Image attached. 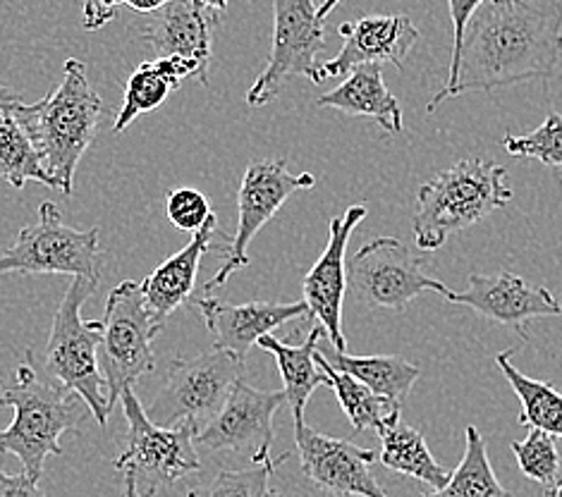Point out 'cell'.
Returning a JSON list of instances; mask_svg holds the SVG:
<instances>
[{
  "instance_id": "obj_1",
  "label": "cell",
  "mask_w": 562,
  "mask_h": 497,
  "mask_svg": "<svg viewBox=\"0 0 562 497\" xmlns=\"http://www.w3.org/2000/svg\"><path fill=\"white\" fill-rule=\"evenodd\" d=\"M562 56V0H484L467 24L458 72L426 105L548 79Z\"/></svg>"
},
{
  "instance_id": "obj_7",
  "label": "cell",
  "mask_w": 562,
  "mask_h": 497,
  "mask_svg": "<svg viewBox=\"0 0 562 497\" xmlns=\"http://www.w3.org/2000/svg\"><path fill=\"white\" fill-rule=\"evenodd\" d=\"M99 227L77 230L63 223L53 201L38 206V223L22 227L18 239L0 253V275H72L101 282Z\"/></svg>"
},
{
  "instance_id": "obj_26",
  "label": "cell",
  "mask_w": 562,
  "mask_h": 497,
  "mask_svg": "<svg viewBox=\"0 0 562 497\" xmlns=\"http://www.w3.org/2000/svg\"><path fill=\"white\" fill-rule=\"evenodd\" d=\"M513 354L515 349H505L495 357V364L503 371L521 405L519 426L537 428V431L553 438H562V395L551 383L529 379L527 373H521L513 364Z\"/></svg>"
},
{
  "instance_id": "obj_18",
  "label": "cell",
  "mask_w": 562,
  "mask_h": 497,
  "mask_svg": "<svg viewBox=\"0 0 562 497\" xmlns=\"http://www.w3.org/2000/svg\"><path fill=\"white\" fill-rule=\"evenodd\" d=\"M194 306L202 314L213 340H216V349L237 357L239 361H245L249 349L257 347L266 335H273L276 328L290 324V320L312 318L310 306L304 302L227 304L216 297H202L194 302Z\"/></svg>"
},
{
  "instance_id": "obj_41",
  "label": "cell",
  "mask_w": 562,
  "mask_h": 497,
  "mask_svg": "<svg viewBox=\"0 0 562 497\" xmlns=\"http://www.w3.org/2000/svg\"><path fill=\"white\" fill-rule=\"evenodd\" d=\"M202 3H204L209 10L218 12V15H221V12H223L227 5H231V0H202Z\"/></svg>"
},
{
  "instance_id": "obj_15",
  "label": "cell",
  "mask_w": 562,
  "mask_h": 497,
  "mask_svg": "<svg viewBox=\"0 0 562 497\" xmlns=\"http://www.w3.org/2000/svg\"><path fill=\"white\" fill-rule=\"evenodd\" d=\"M367 206H350L340 218L330 221L328 245L321 253V259L312 266V271L304 278V304L310 306L312 318H318L324 326L330 344L345 352L342 335V304L347 292V247L355 227L367 218Z\"/></svg>"
},
{
  "instance_id": "obj_32",
  "label": "cell",
  "mask_w": 562,
  "mask_h": 497,
  "mask_svg": "<svg viewBox=\"0 0 562 497\" xmlns=\"http://www.w3.org/2000/svg\"><path fill=\"white\" fill-rule=\"evenodd\" d=\"M503 146L515 158H537L543 166L562 168V115L551 113L529 134H510Z\"/></svg>"
},
{
  "instance_id": "obj_6",
  "label": "cell",
  "mask_w": 562,
  "mask_h": 497,
  "mask_svg": "<svg viewBox=\"0 0 562 497\" xmlns=\"http://www.w3.org/2000/svg\"><path fill=\"white\" fill-rule=\"evenodd\" d=\"M245 379V361L213 349L194 359H172L168 375L146 416L164 428L192 426L196 433L216 419L237 381Z\"/></svg>"
},
{
  "instance_id": "obj_12",
  "label": "cell",
  "mask_w": 562,
  "mask_h": 497,
  "mask_svg": "<svg viewBox=\"0 0 562 497\" xmlns=\"http://www.w3.org/2000/svg\"><path fill=\"white\" fill-rule=\"evenodd\" d=\"M316 178L312 172H290L283 158L254 160L249 163L237 192V230L225 249V261L204 290L211 297L213 290L223 287L239 268L249 266V245L261 227L269 223L285 201L302 190H312Z\"/></svg>"
},
{
  "instance_id": "obj_21",
  "label": "cell",
  "mask_w": 562,
  "mask_h": 497,
  "mask_svg": "<svg viewBox=\"0 0 562 497\" xmlns=\"http://www.w3.org/2000/svg\"><path fill=\"white\" fill-rule=\"evenodd\" d=\"M316 109H336L350 115L371 117L385 134H403L405 129L403 109L383 84L381 65L355 67L350 75H345L342 84L316 99Z\"/></svg>"
},
{
  "instance_id": "obj_36",
  "label": "cell",
  "mask_w": 562,
  "mask_h": 497,
  "mask_svg": "<svg viewBox=\"0 0 562 497\" xmlns=\"http://www.w3.org/2000/svg\"><path fill=\"white\" fill-rule=\"evenodd\" d=\"M120 0H85V30L93 32L115 18Z\"/></svg>"
},
{
  "instance_id": "obj_22",
  "label": "cell",
  "mask_w": 562,
  "mask_h": 497,
  "mask_svg": "<svg viewBox=\"0 0 562 497\" xmlns=\"http://www.w3.org/2000/svg\"><path fill=\"white\" fill-rule=\"evenodd\" d=\"M194 77L202 84H209V77L202 72V67L184 58H156L142 63L125 87V103L120 109L113 132H125L137 117L144 113L156 111L160 103L168 99L172 89L182 84V79Z\"/></svg>"
},
{
  "instance_id": "obj_25",
  "label": "cell",
  "mask_w": 562,
  "mask_h": 497,
  "mask_svg": "<svg viewBox=\"0 0 562 497\" xmlns=\"http://www.w3.org/2000/svg\"><path fill=\"white\" fill-rule=\"evenodd\" d=\"M381 454L379 462L391 472L417 478L434 490H440L448 483L450 472L436 462V456L428 450L424 436L407 423L400 421V411H393L385 428L379 433Z\"/></svg>"
},
{
  "instance_id": "obj_19",
  "label": "cell",
  "mask_w": 562,
  "mask_h": 497,
  "mask_svg": "<svg viewBox=\"0 0 562 497\" xmlns=\"http://www.w3.org/2000/svg\"><path fill=\"white\" fill-rule=\"evenodd\" d=\"M216 24L218 12L209 10L202 0H168L164 8L151 12L142 38L154 46L158 58L192 60L209 77Z\"/></svg>"
},
{
  "instance_id": "obj_27",
  "label": "cell",
  "mask_w": 562,
  "mask_h": 497,
  "mask_svg": "<svg viewBox=\"0 0 562 497\" xmlns=\"http://www.w3.org/2000/svg\"><path fill=\"white\" fill-rule=\"evenodd\" d=\"M419 497H515L495 476L486 440L479 428L467 426L464 431V456L460 466L450 472L448 483L440 490L424 493Z\"/></svg>"
},
{
  "instance_id": "obj_42",
  "label": "cell",
  "mask_w": 562,
  "mask_h": 497,
  "mask_svg": "<svg viewBox=\"0 0 562 497\" xmlns=\"http://www.w3.org/2000/svg\"><path fill=\"white\" fill-rule=\"evenodd\" d=\"M543 495H546V497H562V481H558L553 488H548V490H543Z\"/></svg>"
},
{
  "instance_id": "obj_29",
  "label": "cell",
  "mask_w": 562,
  "mask_h": 497,
  "mask_svg": "<svg viewBox=\"0 0 562 497\" xmlns=\"http://www.w3.org/2000/svg\"><path fill=\"white\" fill-rule=\"evenodd\" d=\"M316 364L321 371H324L326 385L333 389V393H336L340 407L347 416V421L352 423L357 433H361V431L381 433L385 428V421L391 419V414L400 411L391 405V402L379 397L376 393H371L367 385L355 381L352 375L333 369L328 361H324L318 354H316Z\"/></svg>"
},
{
  "instance_id": "obj_34",
  "label": "cell",
  "mask_w": 562,
  "mask_h": 497,
  "mask_svg": "<svg viewBox=\"0 0 562 497\" xmlns=\"http://www.w3.org/2000/svg\"><path fill=\"white\" fill-rule=\"evenodd\" d=\"M484 5V0H448V8H450V18H452V56H450V67H448V79L454 77L458 72V63H460V50H462V42H464V32H467V24L474 18V12Z\"/></svg>"
},
{
  "instance_id": "obj_38",
  "label": "cell",
  "mask_w": 562,
  "mask_h": 497,
  "mask_svg": "<svg viewBox=\"0 0 562 497\" xmlns=\"http://www.w3.org/2000/svg\"><path fill=\"white\" fill-rule=\"evenodd\" d=\"M168 0H120V5H127L137 12H146V15H151L158 8H164Z\"/></svg>"
},
{
  "instance_id": "obj_23",
  "label": "cell",
  "mask_w": 562,
  "mask_h": 497,
  "mask_svg": "<svg viewBox=\"0 0 562 497\" xmlns=\"http://www.w3.org/2000/svg\"><path fill=\"white\" fill-rule=\"evenodd\" d=\"M316 354L324 361H328L336 371L352 375L355 381L367 385L371 393H376L379 397L391 402L395 409H403L414 383H417V379L422 375V369L414 364V361L393 357V354L355 357L347 352H338L336 347L330 349V344H321V342L316 347Z\"/></svg>"
},
{
  "instance_id": "obj_20",
  "label": "cell",
  "mask_w": 562,
  "mask_h": 497,
  "mask_svg": "<svg viewBox=\"0 0 562 497\" xmlns=\"http://www.w3.org/2000/svg\"><path fill=\"white\" fill-rule=\"evenodd\" d=\"M216 237H223V233L218 230V218L216 213H213L202 230L190 239V245H184L178 253H172L168 261L160 263L154 273L144 278L139 290L146 304V312H149L158 330L166 328L168 318L176 308H180L184 302H190L196 285L199 266H202L204 253L213 249V239Z\"/></svg>"
},
{
  "instance_id": "obj_17",
  "label": "cell",
  "mask_w": 562,
  "mask_h": 497,
  "mask_svg": "<svg viewBox=\"0 0 562 497\" xmlns=\"http://www.w3.org/2000/svg\"><path fill=\"white\" fill-rule=\"evenodd\" d=\"M342 48L336 58L321 65L324 77H345L359 65H395L405 70V60L419 42L417 26L407 15H371L340 24Z\"/></svg>"
},
{
  "instance_id": "obj_28",
  "label": "cell",
  "mask_w": 562,
  "mask_h": 497,
  "mask_svg": "<svg viewBox=\"0 0 562 497\" xmlns=\"http://www.w3.org/2000/svg\"><path fill=\"white\" fill-rule=\"evenodd\" d=\"M0 178L18 192L26 182H42L48 190H58L42 156L15 120V111L0 113Z\"/></svg>"
},
{
  "instance_id": "obj_11",
  "label": "cell",
  "mask_w": 562,
  "mask_h": 497,
  "mask_svg": "<svg viewBox=\"0 0 562 497\" xmlns=\"http://www.w3.org/2000/svg\"><path fill=\"white\" fill-rule=\"evenodd\" d=\"M347 287L355 300L371 308L405 312L407 304L424 292H438L448 297L443 282L424 273V259L395 237H379L361 247L347 263Z\"/></svg>"
},
{
  "instance_id": "obj_37",
  "label": "cell",
  "mask_w": 562,
  "mask_h": 497,
  "mask_svg": "<svg viewBox=\"0 0 562 497\" xmlns=\"http://www.w3.org/2000/svg\"><path fill=\"white\" fill-rule=\"evenodd\" d=\"M18 105H22L20 93L15 89H10L5 84H0V113H8V111H15Z\"/></svg>"
},
{
  "instance_id": "obj_9",
  "label": "cell",
  "mask_w": 562,
  "mask_h": 497,
  "mask_svg": "<svg viewBox=\"0 0 562 497\" xmlns=\"http://www.w3.org/2000/svg\"><path fill=\"white\" fill-rule=\"evenodd\" d=\"M101 328L99 369L103 375L105 399L113 409L127 387L156 369L151 342L160 330L146 312L137 282L125 280L111 290Z\"/></svg>"
},
{
  "instance_id": "obj_13",
  "label": "cell",
  "mask_w": 562,
  "mask_h": 497,
  "mask_svg": "<svg viewBox=\"0 0 562 497\" xmlns=\"http://www.w3.org/2000/svg\"><path fill=\"white\" fill-rule=\"evenodd\" d=\"M283 402V389H257L245 379L237 381L216 419L194 436V445L209 452L245 454L251 464L271 460L273 416Z\"/></svg>"
},
{
  "instance_id": "obj_24",
  "label": "cell",
  "mask_w": 562,
  "mask_h": 497,
  "mask_svg": "<svg viewBox=\"0 0 562 497\" xmlns=\"http://www.w3.org/2000/svg\"><path fill=\"white\" fill-rule=\"evenodd\" d=\"M324 338H328L324 326H316L312 328L306 342L297 347L278 340L273 335H266L257 344L263 352L273 354L278 361L280 379H283V395L292 409L294 423H304L306 402H310L316 387L326 385V375L316 364V347Z\"/></svg>"
},
{
  "instance_id": "obj_8",
  "label": "cell",
  "mask_w": 562,
  "mask_h": 497,
  "mask_svg": "<svg viewBox=\"0 0 562 497\" xmlns=\"http://www.w3.org/2000/svg\"><path fill=\"white\" fill-rule=\"evenodd\" d=\"M120 402L127 419V448L113 464L117 472L135 476L142 495L156 497L160 488L202 472L192 426H156L132 387L120 395Z\"/></svg>"
},
{
  "instance_id": "obj_33",
  "label": "cell",
  "mask_w": 562,
  "mask_h": 497,
  "mask_svg": "<svg viewBox=\"0 0 562 497\" xmlns=\"http://www.w3.org/2000/svg\"><path fill=\"white\" fill-rule=\"evenodd\" d=\"M166 213L170 225L180 233L196 235L213 216L209 199L192 190V187H180V190H170L166 194Z\"/></svg>"
},
{
  "instance_id": "obj_5",
  "label": "cell",
  "mask_w": 562,
  "mask_h": 497,
  "mask_svg": "<svg viewBox=\"0 0 562 497\" xmlns=\"http://www.w3.org/2000/svg\"><path fill=\"white\" fill-rule=\"evenodd\" d=\"M97 290L99 280L72 278L56 316H53L44 361L50 379L82 399L99 426H105L113 409L105 399L103 375L99 369L103 328L101 320L82 318V306Z\"/></svg>"
},
{
  "instance_id": "obj_30",
  "label": "cell",
  "mask_w": 562,
  "mask_h": 497,
  "mask_svg": "<svg viewBox=\"0 0 562 497\" xmlns=\"http://www.w3.org/2000/svg\"><path fill=\"white\" fill-rule=\"evenodd\" d=\"M288 456L290 454H280L276 460L271 456L239 472H221L204 486L190 490V497H280L271 486V478L288 462Z\"/></svg>"
},
{
  "instance_id": "obj_40",
  "label": "cell",
  "mask_w": 562,
  "mask_h": 497,
  "mask_svg": "<svg viewBox=\"0 0 562 497\" xmlns=\"http://www.w3.org/2000/svg\"><path fill=\"white\" fill-rule=\"evenodd\" d=\"M338 3H340V0H324V3H321V5L316 8V15H318V20L324 22V20L330 15V12L338 8Z\"/></svg>"
},
{
  "instance_id": "obj_35",
  "label": "cell",
  "mask_w": 562,
  "mask_h": 497,
  "mask_svg": "<svg viewBox=\"0 0 562 497\" xmlns=\"http://www.w3.org/2000/svg\"><path fill=\"white\" fill-rule=\"evenodd\" d=\"M0 497H46L44 490L38 488V481L30 478L26 474H8L0 466Z\"/></svg>"
},
{
  "instance_id": "obj_39",
  "label": "cell",
  "mask_w": 562,
  "mask_h": 497,
  "mask_svg": "<svg viewBox=\"0 0 562 497\" xmlns=\"http://www.w3.org/2000/svg\"><path fill=\"white\" fill-rule=\"evenodd\" d=\"M123 497H146V495H142V493H139L135 476L125 474V483H123Z\"/></svg>"
},
{
  "instance_id": "obj_2",
  "label": "cell",
  "mask_w": 562,
  "mask_h": 497,
  "mask_svg": "<svg viewBox=\"0 0 562 497\" xmlns=\"http://www.w3.org/2000/svg\"><path fill=\"white\" fill-rule=\"evenodd\" d=\"M101 113L103 101L89 84L87 65L77 58L65 60L63 82L46 99L15 109V120L65 196L75 192V172L97 139Z\"/></svg>"
},
{
  "instance_id": "obj_10",
  "label": "cell",
  "mask_w": 562,
  "mask_h": 497,
  "mask_svg": "<svg viewBox=\"0 0 562 497\" xmlns=\"http://www.w3.org/2000/svg\"><path fill=\"white\" fill-rule=\"evenodd\" d=\"M273 18L269 63L247 91V103L254 109L278 99L292 77H306L314 84L326 79L316 63L318 53L326 48V30L316 15L314 0H273Z\"/></svg>"
},
{
  "instance_id": "obj_16",
  "label": "cell",
  "mask_w": 562,
  "mask_h": 497,
  "mask_svg": "<svg viewBox=\"0 0 562 497\" xmlns=\"http://www.w3.org/2000/svg\"><path fill=\"white\" fill-rule=\"evenodd\" d=\"M446 300L452 304L470 306L479 316L493 320V324L517 330L525 342H529L525 328L533 318L562 316V304L553 297V292L529 285L525 278L515 273H474L470 278V287L464 292L450 290Z\"/></svg>"
},
{
  "instance_id": "obj_14",
  "label": "cell",
  "mask_w": 562,
  "mask_h": 497,
  "mask_svg": "<svg viewBox=\"0 0 562 497\" xmlns=\"http://www.w3.org/2000/svg\"><path fill=\"white\" fill-rule=\"evenodd\" d=\"M294 445L300 452L302 474L318 490L333 497H387L371 474L379 454L355 445L352 440L330 438L306 423H294Z\"/></svg>"
},
{
  "instance_id": "obj_3",
  "label": "cell",
  "mask_w": 562,
  "mask_h": 497,
  "mask_svg": "<svg viewBox=\"0 0 562 497\" xmlns=\"http://www.w3.org/2000/svg\"><path fill=\"white\" fill-rule=\"evenodd\" d=\"M513 201L507 170L484 158H464L422 184L419 211L414 213V241L422 251H436L454 233L467 230Z\"/></svg>"
},
{
  "instance_id": "obj_4",
  "label": "cell",
  "mask_w": 562,
  "mask_h": 497,
  "mask_svg": "<svg viewBox=\"0 0 562 497\" xmlns=\"http://www.w3.org/2000/svg\"><path fill=\"white\" fill-rule=\"evenodd\" d=\"M77 395L63 385L38 381L32 366V352L18 369L15 385L0 383V407L15 409V419L0 428V454H15L24 474L38 481L48 456L63 454L60 436L75 431L82 421V407Z\"/></svg>"
},
{
  "instance_id": "obj_31",
  "label": "cell",
  "mask_w": 562,
  "mask_h": 497,
  "mask_svg": "<svg viewBox=\"0 0 562 497\" xmlns=\"http://www.w3.org/2000/svg\"><path fill=\"white\" fill-rule=\"evenodd\" d=\"M513 452L517 456L519 472L525 474L529 481L539 483L543 490L553 488L560 481V452L555 445V438L548 436L537 428H529L525 440L513 442Z\"/></svg>"
}]
</instances>
